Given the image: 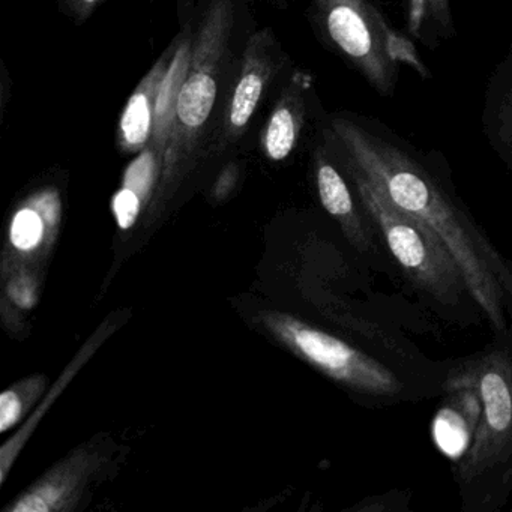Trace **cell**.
Wrapping results in <instances>:
<instances>
[{
	"instance_id": "15",
	"label": "cell",
	"mask_w": 512,
	"mask_h": 512,
	"mask_svg": "<svg viewBox=\"0 0 512 512\" xmlns=\"http://www.w3.org/2000/svg\"><path fill=\"white\" fill-rule=\"evenodd\" d=\"M140 211V197L130 188H124L113 199V212L119 227L127 230L136 223Z\"/></svg>"
},
{
	"instance_id": "6",
	"label": "cell",
	"mask_w": 512,
	"mask_h": 512,
	"mask_svg": "<svg viewBox=\"0 0 512 512\" xmlns=\"http://www.w3.org/2000/svg\"><path fill=\"white\" fill-rule=\"evenodd\" d=\"M482 130L488 145L512 170V46L488 80Z\"/></svg>"
},
{
	"instance_id": "14",
	"label": "cell",
	"mask_w": 512,
	"mask_h": 512,
	"mask_svg": "<svg viewBox=\"0 0 512 512\" xmlns=\"http://www.w3.org/2000/svg\"><path fill=\"white\" fill-rule=\"evenodd\" d=\"M44 235L43 217L34 209L17 212L11 226V242L22 251H31L40 245Z\"/></svg>"
},
{
	"instance_id": "2",
	"label": "cell",
	"mask_w": 512,
	"mask_h": 512,
	"mask_svg": "<svg viewBox=\"0 0 512 512\" xmlns=\"http://www.w3.org/2000/svg\"><path fill=\"white\" fill-rule=\"evenodd\" d=\"M469 383L481 400V415L457 467L464 499L499 505L512 485V358L502 350L464 362L451 374Z\"/></svg>"
},
{
	"instance_id": "17",
	"label": "cell",
	"mask_w": 512,
	"mask_h": 512,
	"mask_svg": "<svg viewBox=\"0 0 512 512\" xmlns=\"http://www.w3.org/2000/svg\"><path fill=\"white\" fill-rule=\"evenodd\" d=\"M23 409L25 407L17 389H8L0 395V430L7 431L17 424L22 418Z\"/></svg>"
},
{
	"instance_id": "9",
	"label": "cell",
	"mask_w": 512,
	"mask_h": 512,
	"mask_svg": "<svg viewBox=\"0 0 512 512\" xmlns=\"http://www.w3.org/2000/svg\"><path fill=\"white\" fill-rule=\"evenodd\" d=\"M406 34L436 52L457 35L451 0H400Z\"/></svg>"
},
{
	"instance_id": "3",
	"label": "cell",
	"mask_w": 512,
	"mask_h": 512,
	"mask_svg": "<svg viewBox=\"0 0 512 512\" xmlns=\"http://www.w3.org/2000/svg\"><path fill=\"white\" fill-rule=\"evenodd\" d=\"M316 5L331 46L380 97H394L403 67L431 79L415 41L398 31L373 0H316Z\"/></svg>"
},
{
	"instance_id": "12",
	"label": "cell",
	"mask_w": 512,
	"mask_h": 512,
	"mask_svg": "<svg viewBox=\"0 0 512 512\" xmlns=\"http://www.w3.org/2000/svg\"><path fill=\"white\" fill-rule=\"evenodd\" d=\"M151 130V104L146 94H136L131 98L122 118V133L128 145H143Z\"/></svg>"
},
{
	"instance_id": "11",
	"label": "cell",
	"mask_w": 512,
	"mask_h": 512,
	"mask_svg": "<svg viewBox=\"0 0 512 512\" xmlns=\"http://www.w3.org/2000/svg\"><path fill=\"white\" fill-rule=\"evenodd\" d=\"M296 124L289 109L274 113L266 133V151L272 160H284L295 146Z\"/></svg>"
},
{
	"instance_id": "8",
	"label": "cell",
	"mask_w": 512,
	"mask_h": 512,
	"mask_svg": "<svg viewBox=\"0 0 512 512\" xmlns=\"http://www.w3.org/2000/svg\"><path fill=\"white\" fill-rule=\"evenodd\" d=\"M329 155L322 152L317 163V190L323 208L343 224L349 238L359 250L371 247V238L359 217L352 188L344 179L343 173L329 160Z\"/></svg>"
},
{
	"instance_id": "19",
	"label": "cell",
	"mask_w": 512,
	"mask_h": 512,
	"mask_svg": "<svg viewBox=\"0 0 512 512\" xmlns=\"http://www.w3.org/2000/svg\"><path fill=\"white\" fill-rule=\"evenodd\" d=\"M86 2H89V4H92V2H95V0H86Z\"/></svg>"
},
{
	"instance_id": "7",
	"label": "cell",
	"mask_w": 512,
	"mask_h": 512,
	"mask_svg": "<svg viewBox=\"0 0 512 512\" xmlns=\"http://www.w3.org/2000/svg\"><path fill=\"white\" fill-rule=\"evenodd\" d=\"M446 392L448 397L434 422V436L443 451L455 452L467 446L475 434L481 415V400L472 385L452 377L446 380Z\"/></svg>"
},
{
	"instance_id": "1",
	"label": "cell",
	"mask_w": 512,
	"mask_h": 512,
	"mask_svg": "<svg viewBox=\"0 0 512 512\" xmlns=\"http://www.w3.org/2000/svg\"><path fill=\"white\" fill-rule=\"evenodd\" d=\"M350 163L404 214L430 227L460 265L469 295L496 329L512 305V269L476 226L439 173L412 145L376 119L332 122Z\"/></svg>"
},
{
	"instance_id": "18",
	"label": "cell",
	"mask_w": 512,
	"mask_h": 512,
	"mask_svg": "<svg viewBox=\"0 0 512 512\" xmlns=\"http://www.w3.org/2000/svg\"><path fill=\"white\" fill-rule=\"evenodd\" d=\"M11 298L20 305V307H31L35 302L34 287L26 278L14 281L10 287Z\"/></svg>"
},
{
	"instance_id": "13",
	"label": "cell",
	"mask_w": 512,
	"mask_h": 512,
	"mask_svg": "<svg viewBox=\"0 0 512 512\" xmlns=\"http://www.w3.org/2000/svg\"><path fill=\"white\" fill-rule=\"evenodd\" d=\"M262 91L263 82L256 73L247 74L239 82L233 97L232 112H230V121L235 127H244L247 124L256 110Z\"/></svg>"
},
{
	"instance_id": "4",
	"label": "cell",
	"mask_w": 512,
	"mask_h": 512,
	"mask_svg": "<svg viewBox=\"0 0 512 512\" xmlns=\"http://www.w3.org/2000/svg\"><path fill=\"white\" fill-rule=\"evenodd\" d=\"M347 161L362 209L382 232L407 280L440 304H457L469 289L445 242L430 227L395 208L349 158Z\"/></svg>"
},
{
	"instance_id": "16",
	"label": "cell",
	"mask_w": 512,
	"mask_h": 512,
	"mask_svg": "<svg viewBox=\"0 0 512 512\" xmlns=\"http://www.w3.org/2000/svg\"><path fill=\"white\" fill-rule=\"evenodd\" d=\"M152 158L151 155H143L128 170L125 178V188L133 190L137 196H145L152 182Z\"/></svg>"
},
{
	"instance_id": "10",
	"label": "cell",
	"mask_w": 512,
	"mask_h": 512,
	"mask_svg": "<svg viewBox=\"0 0 512 512\" xmlns=\"http://www.w3.org/2000/svg\"><path fill=\"white\" fill-rule=\"evenodd\" d=\"M217 97V83L208 74H194L185 82L178 98V118L185 127L205 124Z\"/></svg>"
},
{
	"instance_id": "5",
	"label": "cell",
	"mask_w": 512,
	"mask_h": 512,
	"mask_svg": "<svg viewBox=\"0 0 512 512\" xmlns=\"http://www.w3.org/2000/svg\"><path fill=\"white\" fill-rule=\"evenodd\" d=\"M263 322L296 355L347 388L374 397H394L398 377L385 365L355 347L286 314H266Z\"/></svg>"
}]
</instances>
